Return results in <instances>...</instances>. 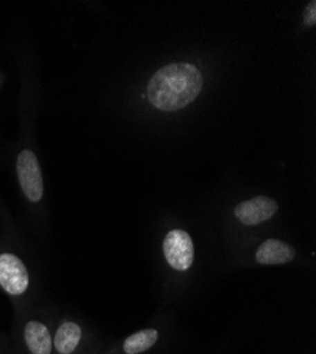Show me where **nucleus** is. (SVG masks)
<instances>
[{"label": "nucleus", "instance_id": "obj_1", "mask_svg": "<svg viewBox=\"0 0 316 354\" xmlns=\"http://www.w3.org/2000/svg\"><path fill=\"white\" fill-rule=\"evenodd\" d=\"M203 88V77L190 63L169 64L154 74L149 101L160 111H178L193 102Z\"/></svg>", "mask_w": 316, "mask_h": 354}, {"label": "nucleus", "instance_id": "obj_2", "mask_svg": "<svg viewBox=\"0 0 316 354\" xmlns=\"http://www.w3.org/2000/svg\"><path fill=\"white\" fill-rule=\"evenodd\" d=\"M105 343L91 328L78 319L70 316L54 319V354H101Z\"/></svg>", "mask_w": 316, "mask_h": 354}, {"label": "nucleus", "instance_id": "obj_3", "mask_svg": "<svg viewBox=\"0 0 316 354\" xmlns=\"http://www.w3.org/2000/svg\"><path fill=\"white\" fill-rule=\"evenodd\" d=\"M54 319L39 313H23L16 319L12 344L16 354H54Z\"/></svg>", "mask_w": 316, "mask_h": 354}, {"label": "nucleus", "instance_id": "obj_4", "mask_svg": "<svg viewBox=\"0 0 316 354\" xmlns=\"http://www.w3.org/2000/svg\"><path fill=\"white\" fill-rule=\"evenodd\" d=\"M170 348L166 332L156 324H149L121 340L106 342L101 354H169Z\"/></svg>", "mask_w": 316, "mask_h": 354}, {"label": "nucleus", "instance_id": "obj_5", "mask_svg": "<svg viewBox=\"0 0 316 354\" xmlns=\"http://www.w3.org/2000/svg\"><path fill=\"white\" fill-rule=\"evenodd\" d=\"M32 277L26 262L12 251L0 252V288L13 299L24 298L30 289Z\"/></svg>", "mask_w": 316, "mask_h": 354}, {"label": "nucleus", "instance_id": "obj_6", "mask_svg": "<svg viewBox=\"0 0 316 354\" xmlns=\"http://www.w3.org/2000/svg\"><path fill=\"white\" fill-rule=\"evenodd\" d=\"M162 254L166 263L176 272H187L194 263V241L192 235L180 228L166 232L162 241Z\"/></svg>", "mask_w": 316, "mask_h": 354}, {"label": "nucleus", "instance_id": "obj_7", "mask_svg": "<svg viewBox=\"0 0 316 354\" xmlns=\"http://www.w3.org/2000/svg\"><path fill=\"white\" fill-rule=\"evenodd\" d=\"M17 176L24 197L30 203L43 198V174L36 155L32 151H23L17 158Z\"/></svg>", "mask_w": 316, "mask_h": 354}, {"label": "nucleus", "instance_id": "obj_8", "mask_svg": "<svg viewBox=\"0 0 316 354\" xmlns=\"http://www.w3.org/2000/svg\"><path fill=\"white\" fill-rule=\"evenodd\" d=\"M278 212V203L267 196H258L236 205L234 217L245 227H257L274 218Z\"/></svg>", "mask_w": 316, "mask_h": 354}, {"label": "nucleus", "instance_id": "obj_9", "mask_svg": "<svg viewBox=\"0 0 316 354\" xmlns=\"http://www.w3.org/2000/svg\"><path fill=\"white\" fill-rule=\"evenodd\" d=\"M297 258L295 248L278 239H267L257 247L254 261L258 265H285Z\"/></svg>", "mask_w": 316, "mask_h": 354}, {"label": "nucleus", "instance_id": "obj_10", "mask_svg": "<svg viewBox=\"0 0 316 354\" xmlns=\"http://www.w3.org/2000/svg\"><path fill=\"white\" fill-rule=\"evenodd\" d=\"M304 23L306 26H313L316 23V2L315 0H312V2L308 5V8L305 9Z\"/></svg>", "mask_w": 316, "mask_h": 354}, {"label": "nucleus", "instance_id": "obj_11", "mask_svg": "<svg viewBox=\"0 0 316 354\" xmlns=\"http://www.w3.org/2000/svg\"><path fill=\"white\" fill-rule=\"evenodd\" d=\"M0 354H16L13 350L12 339L6 335H0Z\"/></svg>", "mask_w": 316, "mask_h": 354}]
</instances>
